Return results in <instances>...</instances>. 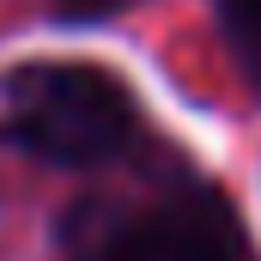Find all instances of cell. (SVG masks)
<instances>
[{
  "mask_svg": "<svg viewBox=\"0 0 261 261\" xmlns=\"http://www.w3.org/2000/svg\"><path fill=\"white\" fill-rule=\"evenodd\" d=\"M6 134L43 164H110L140 134L128 85L85 61H24L0 85Z\"/></svg>",
  "mask_w": 261,
  "mask_h": 261,
  "instance_id": "cell-1",
  "label": "cell"
},
{
  "mask_svg": "<svg viewBox=\"0 0 261 261\" xmlns=\"http://www.w3.org/2000/svg\"><path fill=\"white\" fill-rule=\"evenodd\" d=\"M73 261H255L243 219L219 189H176L110 213H79Z\"/></svg>",
  "mask_w": 261,
  "mask_h": 261,
  "instance_id": "cell-2",
  "label": "cell"
},
{
  "mask_svg": "<svg viewBox=\"0 0 261 261\" xmlns=\"http://www.w3.org/2000/svg\"><path fill=\"white\" fill-rule=\"evenodd\" d=\"M219 18H225V37H231L237 61L261 79V0H219Z\"/></svg>",
  "mask_w": 261,
  "mask_h": 261,
  "instance_id": "cell-3",
  "label": "cell"
},
{
  "mask_svg": "<svg viewBox=\"0 0 261 261\" xmlns=\"http://www.w3.org/2000/svg\"><path fill=\"white\" fill-rule=\"evenodd\" d=\"M55 18H110V12H122L128 0H43Z\"/></svg>",
  "mask_w": 261,
  "mask_h": 261,
  "instance_id": "cell-4",
  "label": "cell"
}]
</instances>
